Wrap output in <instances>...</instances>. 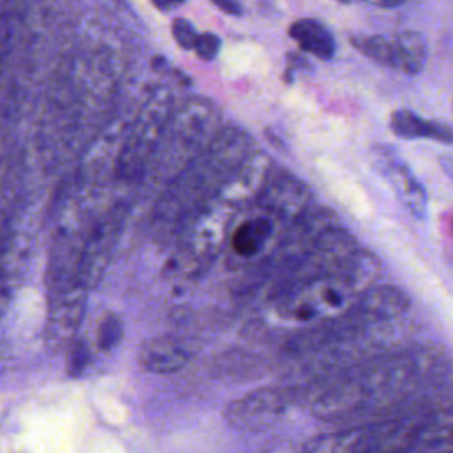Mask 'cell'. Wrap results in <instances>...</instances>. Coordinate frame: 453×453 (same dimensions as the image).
<instances>
[{
  "instance_id": "1",
  "label": "cell",
  "mask_w": 453,
  "mask_h": 453,
  "mask_svg": "<svg viewBox=\"0 0 453 453\" xmlns=\"http://www.w3.org/2000/svg\"><path fill=\"white\" fill-rule=\"evenodd\" d=\"M304 453H405L400 416L357 423L310 437Z\"/></svg>"
},
{
  "instance_id": "2",
  "label": "cell",
  "mask_w": 453,
  "mask_h": 453,
  "mask_svg": "<svg viewBox=\"0 0 453 453\" xmlns=\"http://www.w3.org/2000/svg\"><path fill=\"white\" fill-rule=\"evenodd\" d=\"M290 405V395L280 388H262L234 402L225 411L230 426L237 430H262L278 421Z\"/></svg>"
},
{
  "instance_id": "3",
  "label": "cell",
  "mask_w": 453,
  "mask_h": 453,
  "mask_svg": "<svg viewBox=\"0 0 453 453\" xmlns=\"http://www.w3.org/2000/svg\"><path fill=\"white\" fill-rule=\"evenodd\" d=\"M373 166L388 179L403 207L418 219L426 216V191L405 161L386 145H377L370 152Z\"/></svg>"
},
{
  "instance_id": "4",
  "label": "cell",
  "mask_w": 453,
  "mask_h": 453,
  "mask_svg": "<svg viewBox=\"0 0 453 453\" xmlns=\"http://www.w3.org/2000/svg\"><path fill=\"white\" fill-rule=\"evenodd\" d=\"M412 449H453V403L411 411Z\"/></svg>"
},
{
  "instance_id": "5",
  "label": "cell",
  "mask_w": 453,
  "mask_h": 453,
  "mask_svg": "<svg viewBox=\"0 0 453 453\" xmlns=\"http://www.w3.org/2000/svg\"><path fill=\"white\" fill-rule=\"evenodd\" d=\"M189 359V349L175 336L161 334L147 340L140 352L138 363L143 370L152 373H172L182 368Z\"/></svg>"
},
{
  "instance_id": "6",
  "label": "cell",
  "mask_w": 453,
  "mask_h": 453,
  "mask_svg": "<svg viewBox=\"0 0 453 453\" xmlns=\"http://www.w3.org/2000/svg\"><path fill=\"white\" fill-rule=\"evenodd\" d=\"M389 127L393 134L405 140L428 138L434 142L453 145V127L439 122L419 117L416 111L407 108H398L389 117Z\"/></svg>"
},
{
  "instance_id": "7",
  "label": "cell",
  "mask_w": 453,
  "mask_h": 453,
  "mask_svg": "<svg viewBox=\"0 0 453 453\" xmlns=\"http://www.w3.org/2000/svg\"><path fill=\"white\" fill-rule=\"evenodd\" d=\"M409 308L407 296L395 287H375L366 290L357 304L354 306L356 313L361 319H393L403 313Z\"/></svg>"
},
{
  "instance_id": "8",
  "label": "cell",
  "mask_w": 453,
  "mask_h": 453,
  "mask_svg": "<svg viewBox=\"0 0 453 453\" xmlns=\"http://www.w3.org/2000/svg\"><path fill=\"white\" fill-rule=\"evenodd\" d=\"M288 35L297 42V46L303 51L320 60H329L334 57V51H336L334 37L329 32V28L319 19H313V18L296 19L288 27Z\"/></svg>"
},
{
  "instance_id": "9",
  "label": "cell",
  "mask_w": 453,
  "mask_h": 453,
  "mask_svg": "<svg viewBox=\"0 0 453 453\" xmlns=\"http://www.w3.org/2000/svg\"><path fill=\"white\" fill-rule=\"evenodd\" d=\"M273 234V223L267 218H250L241 221L230 237V246L235 255L251 258L262 251Z\"/></svg>"
},
{
  "instance_id": "10",
  "label": "cell",
  "mask_w": 453,
  "mask_h": 453,
  "mask_svg": "<svg viewBox=\"0 0 453 453\" xmlns=\"http://www.w3.org/2000/svg\"><path fill=\"white\" fill-rule=\"evenodd\" d=\"M396 50V69L402 73L414 76L419 74L426 64L428 57V42L421 32L403 30L393 37Z\"/></svg>"
},
{
  "instance_id": "11",
  "label": "cell",
  "mask_w": 453,
  "mask_h": 453,
  "mask_svg": "<svg viewBox=\"0 0 453 453\" xmlns=\"http://www.w3.org/2000/svg\"><path fill=\"white\" fill-rule=\"evenodd\" d=\"M350 44L366 58L372 62L384 65V67H393L396 69V50L393 39H388L384 35H354L350 37Z\"/></svg>"
},
{
  "instance_id": "12",
  "label": "cell",
  "mask_w": 453,
  "mask_h": 453,
  "mask_svg": "<svg viewBox=\"0 0 453 453\" xmlns=\"http://www.w3.org/2000/svg\"><path fill=\"white\" fill-rule=\"evenodd\" d=\"M172 34H173V39L177 41V44H179L180 48H184V50H195L198 34H196V30L193 28V25H191L188 19L177 18V19L172 23Z\"/></svg>"
},
{
  "instance_id": "13",
  "label": "cell",
  "mask_w": 453,
  "mask_h": 453,
  "mask_svg": "<svg viewBox=\"0 0 453 453\" xmlns=\"http://www.w3.org/2000/svg\"><path fill=\"white\" fill-rule=\"evenodd\" d=\"M221 48V41L218 35L211 34V32H205V34H198V39H196V44H195V51L200 58H205V60H211L218 55Z\"/></svg>"
},
{
  "instance_id": "14",
  "label": "cell",
  "mask_w": 453,
  "mask_h": 453,
  "mask_svg": "<svg viewBox=\"0 0 453 453\" xmlns=\"http://www.w3.org/2000/svg\"><path fill=\"white\" fill-rule=\"evenodd\" d=\"M120 336V324L117 319H104L99 327V343L103 347L113 345Z\"/></svg>"
},
{
  "instance_id": "15",
  "label": "cell",
  "mask_w": 453,
  "mask_h": 453,
  "mask_svg": "<svg viewBox=\"0 0 453 453\" xmlns=\"http://www.w3.org/2000/svg\"><path fill=\"white\" fill-rule=\"evenodd\" d=\"M214 5H218L221 11H225L226 14L232 16H241L242 7L239 4V0H211Z\"/></svg>"
},
{
  "instance_id": "16",
  "label": "cell",
  "mask_w": 453,
  "mask_h": 453,
  "mask_svg": "<svg viewBox=\"0 0 453 453\" xmlns=\"http://www.w3.org/2000/svg\"><path fill=\"white\" fill-rule=\"evenodd\" d=\"M159 11H172L175 7H179L180 4H184V0H150Z\"/></svg>"
},
{
  "instance_id": "17",
  "label": "cell",
  "mask_w": 453,
  "mask_h": 453,
  "mask_svg": "<svg viewBox=\"0 0 453 453\" xmlns=\"http://www.w3.org/2000/svg\"><path fill=\"white\" fill-rule=\"evenodd\" d=\"M365 2H370L377 7H382V9H393V7H398L402 5L405 0H365Z\"/></svg>"
},
{
  "instance_id": "18",
  "label": "cell",
  "mask_w": 453,
  "mask_h": 453,
  "mask_svg": "<svg viewBox=\"0 0 453 453\" xmlns=\"http://www.w3.org/2000/svg\"><path fill=\"white\" fill-rule=\"evenodd\" d=\"M441 166H442V170L453 179V156H448V154H444V156H441Z\"/></svg>"
},
{
  "instance_id": "19",
  "label": "cell",
  "mask_w": 453,
  "mask_h": 453,
  "mask_svg": "<svg viewBox=\"0 0 453 453\" xmlns=\"http://www.w3.org/2000/svg\"><path fill=\"white\" fill-rule=\"evenodd\" d=\"M449 230H451V235H453V216H451V219H449Z\"/></svg>"
},
{
  "instance_id": "20",
  "label": "cell",
  "mask_w": 453,
  "mask_h": 453,
  "mask_svg": "<svg viewBox=\"0 0 453 453\" xmlns=\"http://www.w3.org/2000/svg\"><path fill=\"white\" fill-rule=\"evenodd\" d=\"M338 2H343V4H350V2H361V0H338Z\"/></svg>"
},
{
  "instance_id": "21",
  "label": "cell",
  "mask_w": 453,
  "mask_h": 453,
  "mask_svg": "<svg viewBox=\"0 0 453 453\" xmlns=\"http://www.w3.org/2000/svg\"><path fill=\"white\" fill-rule=\"evenodd\" d=\"M439 453H453V449H446V451H439Z\"/></svg>"
}]
</instances>
